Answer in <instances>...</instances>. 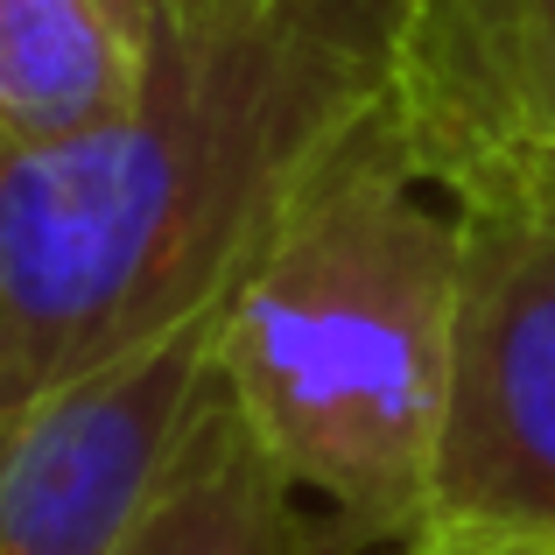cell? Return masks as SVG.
Returning a JSON list of instances; mask_svg holds the SVG:
<instances>
[{"label":"cell","instance_id":"6da1fadb","mask_svg":"<svg viewBox=\"0 0 555 555\" xmlns=\"http://www.w3.org/2000/svg\"><path fill=\"white\" fill-rule=\"evenodd\" d=\"M422 0H169L149 92L0 134V422L218 310L274 218L393 99Z\"/></svg>","mask_w":555,"mask_h":555},{"label":"cell","instance_id":"5b68a950","mask_svg":"<svg viewBox=\"0 0 555 555\" xmlns=\"http://www.w3.org/2000/svg\"><path fill=\"white\" fill-rule=\"evenodd\" d=\"M120 555H366L352 548L254 443L225 379H211L149 514Z\"/></svg>","mask_w":555,"mask_h":555},{"label":"cell","instance_id":"3957f363","mask_svg":"<svg viewBox=\"0 0 555 555\" xmlns=\"http://www.w3.org/2000/svg\"><path fill=\"white\" fill-rule=\"evenodd\" d=\"M393 106L464 225L457 379L422 534L555 555V163L408 85Z\"/></svg>","mask_w":555,"mask_h":555},{"label":"cell","instance_id":"277c9868","mask_svg":"<svg viewBox=\"0 0 555 555\" xmlns=\"http://www.w3.org/2000/svg\"><path fill=\"white\" fill-rule=\"evenodd\" d=\"M225 302L0 422V555H120L218 379Z\"/></svg>","mask_w":555,"mask_h":555},{"label":"cell","instance_id":"52a82bcc","mask_svg":"<svg viewBox=\"0 0 555 555\" xmlns=\"http://www.w3.org/2000/svg\"><path fill=\"white\" fill-rule=\"evenodd\" d=\"M401 85L555 163V0H422Z\"/></svg>","mask_w":555,"mask_h":555},{"label":"cell","instance_id":"8992f818","mask_svg":"<svg viewBox=\"0 0 555 555\" xmlns=\"http://www.w3.org/2000/svg\"><path fill=\"white\" fill-rule=\"evenodd\" d=\"M169 0H0V134L70 141L149 92Z\"/></svg>","mask_w":555,"mask_h":555},{"label":"cell","instance_id":"7a4b0ae2","mask_svg":"<svg viewBox=\"0 0 555 555\" xmlns=\"http://www.w3.org/2000/svg\"><path fill=\"white\" fill-rule=\"evenodd\" d=\"M457 288V204L387 99L317 163L225 296L218 379L232 408L352 548L387 555L429 528Z\"/></svg>","mask_w":555,"mask_h":555},{"label":"cell","instance_id":"ba28073f","mask_svg":"<svg viewBox=\"0 0 555 555\" xmlns=\"http://www.w3.org/2000/svg\"><path fill=\"white\" fill-rule=\"evenodd\" d=\"M387 555H486V548H464V542H450V534H415L408 548H387Z\"/></svg>","mask_w":555,"mask_h":555}]
</instances>
